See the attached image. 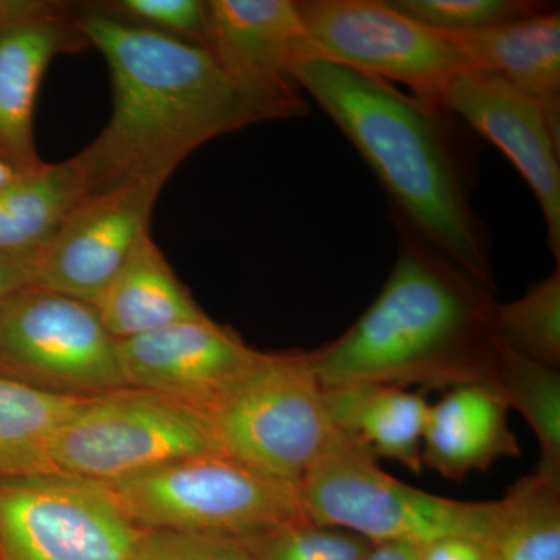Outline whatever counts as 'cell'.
Segmentation results:
<instances>
[{"mask_svg":"<svg viewBox=\"0 0 560 560\" xmlns=\"http://www.w3.org/2000/svg\"><path fill=\"white\" fill-rule=\"evenodd\" d=\"M77 22L108 61L113 83L108 124L72 158L84 198L130 184L165 186L209 140L260 121L200 44L109 14H81Z\"/></svg>","mask_w":560,"mask_h":560,"instance_id":"6da1fadb","label":"cell"},{"mask_svg":"<svg viewBox=\"0 0 560 560\" xmlns=\"http://www.w3.org/2000/svg\"><path fill=\"white\" fill-rule=\"evenodd\" d=\"M294 77L381 180L401 230L493 291L488 238L444 110L331 62H301Z\"/></svg>","mask_w":560,"mask_h":560,"instance_id":"7a4b0ae2","label":"cell"},{"mask_svg":"<svg viewBox=\"0 0 560 560\" xmlns=\"http://www.w3.org/2000/svg\"><path fill=\"white\" fill-rule=\"evenodd\" d=\"M401 234L399 257L370 308L338 340L313 350L320 386L489 385L499 349L493 291Z\"/></svg>","mask_w":560,"mask_h":560,"instance_id":"3957f363","label":"cell"},{"mask_svg":"<svg viewBox=\"0 0 560 560\" xmlns=\"http://www.w3.org/2000/svg\"><path fill=\"white\" fill-rule=\"evenodd\" d=\"M300 500L316 525L359 534L372 545L420 548L448 537L482 541L497 508V501L452 500L411 488L340 431L302 478Z\"/></svg>","mask_w":560,"mask_h":560,"instance_id":"277c9868","label":"cell"},{"mask_svg":"<svg viewBox=\"0 0 560 560\" xmlns=\"http://www.w3.org/2000/svg\"><path fill=\"white\" fill-rule=\"evenodd\" d=\"M205 415L221 452L294 486L337 434L312 352H259Z\"/></svg>","mask_w":560,"mask_h":560,"instance_id":"5b68a950","label":"cell"},{"mask_svg":"<svg viewBox=\"0 0 560 560\" xmlns=\"http://www.w3.org/2000/svg\"><path fill=\"white\" fill-rule=\"evenodd\" d=\"M143 529L241 537L302 517L300 486L223 452L201 453L103 482Z\"/></svg>","mask_w":560,"mask_h":560,"instance_id":"8992f818","label":"cell"},{"mask_svg":"<svg viewBox=\"0 0 560 560\" xmlns=\"http://www.w3.org/2000/svg\"><path fill=\"white\" fill-rule=\"evenodd\" d=\"M221 452L205 412L149 390L84 397L61 423L49 469L109 482L160 464Z\"/></svg>","mask_w":560,"mask_h":560,"instance_id":"52a82bcc","label":"cell"},{"mask_svg":"<svg viewBox=\"0 0 560 560\" xmlns=\"http://www.w3.org/2000/svg\"><path fill=\"white\" fill-rule=\"evenodd\" d=\"M0 375L68 397L128 388L97 308L36 285L0 305Z\"/></svg>","mask_w":560,"mask_h":560,"instance_id":"ba28073f","label":"cell"},{"mask_svg":"<svg viewBox=\"0 0 560 560\" xmlns=\"http://www.w3.org/2000/svg\"><path fill=\"white\" fill-rule=\"evenodd\" d=\"M145 530L103 482L58 471L0 478V560H132Z\"/></svg>","mask_w":560,"mask_h":560,"instance_id":"9c48e42d","label":"cell"},{"mask_svg":"<svg viewBox=\"0 0 560 560\" xmlns=\"http://www.w3.org/2000/svg\"><path fill=\"white\" fill-rule=\"evenodd\" d=\"M305 61H324L410 88L436 106L466 65L444 33L405 16L389 0L300 2Z\"/></svg>","mask_w":560,"mask_h":560,"instance_id":"30bf717a","label":"cell"},{"mask_svg":"<svg viewBox=\"0 0 560 560\" xmlns=\"http://www.w3.org/2000/svg\"><path fill=\"white\" fill-rule=\"evenodd\" d=\"M202 47L248 98L261 120L307 114L298 84L305 25L293 0H209Z\"/></svg>","mask_w":560,"mask_h":560,"instance_id":"8fae6325","label":"cell"},{"mask_svg":"<svg viewBox=\"0 0 560 560\" xmlns=\"http://www.w3.org/2000/svg\"><path fill=\"white\" fill-rule=\"evenodd\" d=\"M164 184H130L83 198L36 261L33 285L97 307L132 250L150 235Z\"/></svg>","mask_w":560,"mask_h":560,"instance_id":"7c38bea8","label":"cell"},{"mask_svg":"<svg viewBox=\"0 0 560 560\" xmlns=\"http://www.w3.org/2000/svg\"><path fill=\"white\" fill-rule=\"evenodd\" d=\"M438 108L458 116L503 151L536 195L548 242L560 260L559 135L539 103L503 81L460 72L442 92Z\"/></svg>","mask_w":560,"mask_h":560,"instance_id":"4fadbf2b","label":"cell"},{"mask_svg":"<svg viewBox=\"0 0 560 560\" xmlns=\"http://www.w3.org/2000/svg\"><path fill=\"white\" fill-rule=\"evenodd\" d=\"M128 388L206 412L259 355L209 316L117 341Z\"/></svg>","mask_w":560,"mask_h":560,"instance_id":"5bb4252c","label":"cell"},{"mask_svg":"<svg viewBox=\"0 0 560 560\" xmlns=\"http://www.w3.org/2000/svg\"><path fill=\"white\" fill-rule=\"evenodd\" d=\"M86 47L66 2L0 28V156L22 171L44 164L33 143V109L44 72L58 55Z\"/></svg>","mask_w":560,"mask_h":560,"instance_id":"9a60e30c","label":"cell"},{"mask_svg":"<svg viewBox=\"0 0 560 560\" xmlns=\"http://www.w3.org/2000/svg\"><path fill=\"white\" fill-rule=\"evenodd\" d=\"M444 35L459 51L466 72L503 81L539 103L560 128V14L552 3L489 31Z\"/></svg>","mask_w":560,"mask_h":560,"instance_id":"2e32d148","label":"cell"},{"mask_svg":"<svg viewBox=\"0 0 560 560\" xmlns=\"http://www.w3.org/2000/svg\"><path fill=\"white\" fill-rule=\"evenodd\" d=\"M503 399L486 383L452 388L430 405L422 440V464L452 481L488 470L495 460L517 458L521 445L511 430Z\"/></svg>","mask_w":560,"mask_h":560,"instance_id":"e0dca14e","label":"cell"},{"mask_svg":"<svg viewBox=\"0 0 560 560\" xmlns=\"http://www.w3.org/2000/svg\"><path fill=\"white\" fill-rule=\"evenodd\" d=\"M335 429L375 458L397 460L422 471V440L430 404L420 394L383 383H357L324 389Z\"/></svg>","mask_w":560,"mask_h":560,"instance_id":"ac0fdd59","label":"cell"},{"mask_svg":"<svg viewBox=\"0 0 560 560\" xmlns=\"http://www.w3.org/2000/svg\"><path fill=\"white\" fill-rule=\"evenodd\" d=\"M95 308L117 341L208 316L176 278L151 235L139 242Z\"/></svg>","mask_w":560,"mask_h":560,"instance_id":"d6986e66","label":"cell"},{"mask_svg":"<svg viewBox=\"0 0 560 560\" xmlns=\"http://www.w3.org/2000/svg\"><path fill=\"white\" fill-rule=\"evenodd\" d=\"M83 198V184L72 160L22 173L0 189V254L38 259Z\"/></svg>","mask_w":560,"mask_h":560,"instance_id":"ffe728a7","label":"cell"},{"mask_svg":"<svg viewBox=\"0 0 560 560\" xmlns=\"http://www.w3.org/2000/svg\"><path fill=\"white\" fill-rule=\"evenodd\" d=\"M485 560H560V486L539 475L515 482L482 539Z\"/></svg>","mask_w":560,"mask_h":560,"instance_id":"44dd1931","label":"cell"},{"mask_svg":"<svg viewBox=\"0 0 560 560\" xmlns=\"http://www.w3.org/2000/svg\"><path fill=\"white\" fill-rule=\"evenodd\" d=\"M81 399L0 375V478L50 471L51 441Z\"/></svg>","mask_w":560,"mask_h":560,"instance_id":"7402d4cb","label":"cell"},{"mask_svg":"<svg viewBox=\"0 0 560 560\" xmlns=\"http://www.w3.org/2000/svg\"><path fill=\"white\" fill-rule=\"evenodd\" d=\"M489 386L508 408L521 412L536 434L540 459L536 475L560 486V374L499 342Z\"/></svg>","mask_w":560,"mask_h":560,"instance_id":"603a6c76","label":"cell"},{"mask_svg":"<svg viewBox=\"0 0 560 560\" xmlns=\"http://www.w3.org/2000/svg\"><path fill=\"white\" fill-rule=\"evenodd\" d=\"M493 335L504 348L559 370V267L548 278L533 283L521 300L497 305Z\"/></svg>","mask_w":560,"mask_h":560,"instance_id":"cb8c5ba5","label":"cell"},{"mask_svg":"<svg viewBox=\"0 0 560 560\" xmlns=\"http://www.w3.org/2000/svg\"><path fill=\"white\" fill-rule=\"evenodd\" d=\"M235 539L253 560H363L372 548L359 534L316 525L305 515Z\"/></svg>","mask_w":560,"mask_h":560,"instance_id":"d4e9b609","label":"cell"},{"mask_svg":"<svg viewBox=\"0 0 560 560\" xmlns=\"http://www.w3.org/2000/svg\"><path fill=\"white\" fill-rule=\"evenodd\" d=\"M405 16L447 35H467L533 16L551 3L533 0H389Z\"/></svg>","mask_w":560,"mask_h":560,"instance_id":"484cf974","label":"cell"},{"mask_svg":"<svg viewBox=\"0 0 560 560\" xmlns=\"http://www.w3.org/2000/svg\"><path fill=\"white\" fill-rule=\"evenodd\" d=\"M132 560H253L235 537L147 529Z\"/></svg>","mask_w":560,"mask_h":560,"instance_id":"4316f807","label":"cell"},{"mask_svg":"<svg viewBox=\"0 0 560 560\" xmlns=\"http://www.w3.org/2000/svg\"><path fill=\"white\" fill-rule=\"evenodd\" d=\"M108 5L124 20L138 21L140 27L184 36L200 46L205 43L206 2L201 0H119Z\"/></svg>","mask_w":560,"mask_h":560,"instance_id":"83f0119b","label":"cell"},{"mask_svg":"<svg viewBox=\"0 0 560 560\" xmlns=\"http://www.w3.org/2000/svg\"><path fill=\"white\" fill-rule=\"evenodd\" d=\"M36 261L33 257L0 254V305L18 291L35 283Z\"/></svg>","mask_w":560,"mask_h":560,"instance_id":"f1b7e54d","label":"cell"},{"mask_svg":"<svg viewBox=\"0 0 560 560\" xmlns=\"http://www.w3.org/2000/svg\"><path fill=\"white\" fill-rule=\"evenodd\" d=\"M422 560H485V548L481 540L448 537L423 548Z\"/></svg>","mask_w":560,"mask_h":560,"instance_id":"f546056e","label":"cell"},{"mask_svg":"<svg viewBox=\"0 0 560 560\" xmlns=\"http://www.w3.org/2000/svg\"><path fill=\"white\" fill-rule=\"evenodd\" d=\"M61 2H46V0H0V28L35 14L46 13Z\"/></svg>","mask_w":560,"mask_h":560,"instance_id":"4dcf8cb0","label":"cell"},{"mask_svg":"<svg viewBox=\"0 0 560 560\" xmlns=\"http://www.w3.org/2000/svg\"><path fill=\"white\" fill-rule=\"evenodd\" d=\"M423 548L410 544L372 545L363 560H422Z\"/></svg>","mask_w":560,"mask_h":560,"instance_id":"1f68e13d","label":"cell"},{"mask_svg":"<svg viewBox=\"0 0 560 560\" xmlns=\"http://www.w3.org/2000/svg\"><path fill=\"white\" fill-rule=\"evenodd\" d=\"M24 172L27 171H22V168L14 165L13 162L7 160V158L0 156V189L10 186V184L20 178Z\"/></svg>","mask_w":560,"mask_h":560,"instance_id":"d6a6232c","label":"cell"}]
</instances>
